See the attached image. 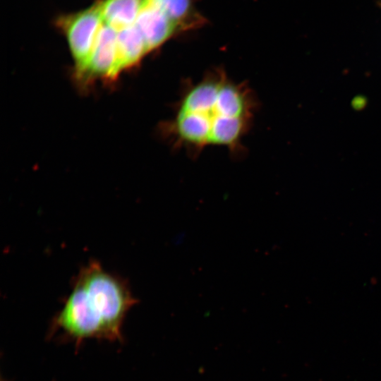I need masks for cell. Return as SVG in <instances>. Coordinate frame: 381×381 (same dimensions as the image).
Returning <instances> with one entry per match:
<instances>
[{
    "instance_id": "1",
    "label": "cell",
    "mask_w": 381,
    "mask_h": 381,
    "mask_svg": "<svg viewBox=\"0 0 381 381\" xmlns=\"http://www.w3.org/2000/svg\"><path fill=\"white\" fill-rule=\"evenodd\" d=\"M258 107L248 83L214 67L198 80L186 82L161 133L174 149L192 157L215 147L237 154L243 151Z\"/></svg>"
},
{
    "instance_id": "2",
    "label": "cell",
    "mask_w": 381,
    "mask_h": 381,
    "mask_svg": "<svg viewBox=\"0 0 381 381\" xmlns=\"http://www.w3.org/2000/svg\"><path fill=\"white\" fill-rule=\"evenodd\" d=\"M135 303L123 279L91 260L74 278L53 325L77 343L87 339L118 340L124 319Z\"/></svg>"
},
{
    "instance_id": "3",
    "label": "cell",
    "mask_w": 381,
    "mask_h": 381,
    "mask_svg": "<svg viewBox=\"0 0 381 381\" xmlns=\"http://www.w3.org/2000/svg\"><path fill=\"white\" fill-rule=\"evenodd\" d=\"M103 23L100 3L57 18L56 25L67 38L78 73L85 68Z\"/></svg>"
},
{
    "instance_id": "4",
    "label": "cell",
    "mask_w": 381,
    "mask_h": 381,
    "mask_svg": "<svg viewBox=\"0 0 381 381\" xmlns=\"http://www.w3.org/2000/svg\"><path fill=\"white\" fill-rule=\"evenodd\" d=\"M120 73L117 53V31L103 23L81 77L114 78Z\"/></svg>"
},
{
    "instance_id": "5",
    "label": "cell",
    "mask_w": 381,
    "mask_h": 381,
    "mask_svg": "<svg viewBox=\"0 0 381 381\" xmlns=\"http://www.w3.org/2000/svg\"><path fill=\"white\" fill-rule=\"evenodd\" d=\"M134 25L142 34L150 53L180 33L165 14L147 0Z\"/></svg>"
},
{
    "instance_id": "6",
    "label": "cell",
    "mask_w": 381,
    "mask_h": 381,
    "mask_svg": "<svg viewBox=\"0 0 381 381\" xmlns=\"http://www.w3.org/2000/svg\"><path fill=\"white\" fill-rule=\"evenodd\" d=\"M117 53L120 72L138 64L150 53L142 34L135 25L117 31Z\"/></svg>"
},
{
    "instance_id": "7",
    "label": "cell",
    "mask_w": 381,
    "mask_h": 381,
    "mask_svg": "<svg viewBox=\"0 0 381 381\" xmlns=\"http://www.w3.org/2000/svg\"><path fill=\"white\" fill-rule=\"evenodd\" d=\"M146 0H104L100 2L104 23L119 31L134 25Z\"/></svg>"
},
{
    "instance_id": "8",
    "label": "cell",
    "mask_w": 381,
    "mask_h": 381,
    "mask_svg": "<svg viewBox=\"0 0 381 381\" xmlns=\"http://www.w3.org/2000/svg\"><path fill=\"white\" fill-rule=\"evenodd\" d=\"M155 5L176 26L180 33L202 25L192 0H147Z\"/></svg>"
}]
</instances>
